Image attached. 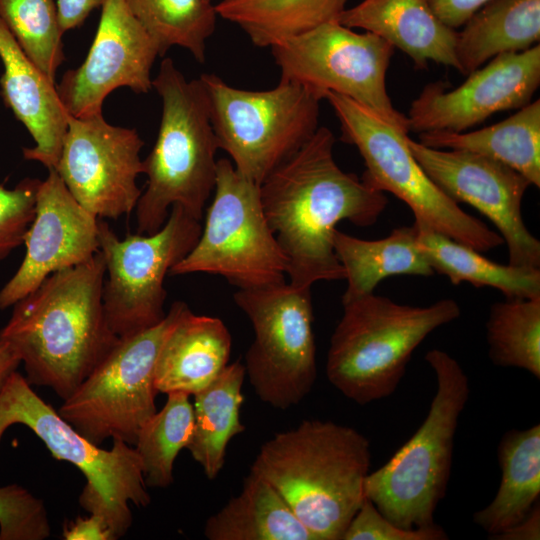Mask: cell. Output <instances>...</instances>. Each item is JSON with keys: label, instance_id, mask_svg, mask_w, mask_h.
I'll list each match as a JSON object with an SVG mask.
<instances>
[{"label": "cell", "instance_id": "obj_43", "mask_svg": "<svg viewBox=\"0 0 540 540\" xmlns=\"http://www.w3.org/2000/svg\"><path fill=\"white\" fill-rule=\"evenodd\" d=\"M208 1L213 2V0H208Z\"/></svg>", "mask_w": 540, "mask_h": 540}, {"label": "cell", "instance_id": "obj_29", "mask_svg": "<svg viewBox=\"0 0 540 540\" xmlns=\"http://www.w3.org/2000/svg\"><path fill=\"white\" fill-rule=\"evenodd\" d=\"M417 243L430 266L454 285L468 282L475 287H492L505 298L540 297V269L493 262L480 251L461 244L431 227L414 221Z\"/></svg>", "mask_w": 540, "mask_h": 540}, {"label": "cell", "instance_id": "obj_3", "mask_svg": "<svg viewBox=\"0 0 540 540\" xmlns=\"http://www.w3.org/2000/svg\"><path fill=\"white\" fill-rule=\"evenodd\" d=\"M369 440L332 421L304 420L260 448L252 472L283 497L316 540H341L365 499Z\"/></svg>", "mask_w": 540, "mask_h": 540}, {"label": "cell", "instance_id": "obj_42", "mask_svg": "<svg viewBox=\"0 0 540 540\" xmlns=\"http://www.w3.org/2000/svg\"><path fill=\"white\" fill-rule=\"evenodd\" d=\"M21 363L17 354L5 342L0 341V390L8 377L17 370Z\"/></svg>", "mask_w": 540, "mask_h": 540}, {"label": "cell", "instance_id": "obj_27", "mask_svg": "<svg viewBox=\"0 0 540 540\" xmlns=\"http://www.w3.org/2000/svg\"><path fill=\"white\" fill-rule=\"evenodd\" d=\"M419 142L437 149L463 150L496 160L540 187V100L494 125L472 132L428 131Z\"/></svg>", "mask_w": 540, "mask_h": 540}, {"label": "cell", "instance_id": "obj_1", "mask_svg": "<svg viewBox=\"0 0 540 540\" xmlns=\"http://www.w3.org/2000/svg\"><path fill=\"white\" fill-rule=\"evenodd\" d=\"M334 145L331 130L319 127L260 185L266 219L296 287L345 279L333 248L336 225L343 220L373 225L388 204L384 192L338 166Z\"/></svg>", "mask_w": 540, "mask_h": 540}, {"label": "cell", "instance_id": "obj_14", "mask_svg": "<svg viewBox=\"0 0 540 540\" xmlns=\"http://www.w3.org/2000/svg\"><path fill=\"white\" fill-rule=\"evenodd\" d=\"M271 48L281 79L304 85L324 98L344 95L408 134L407 116L392 104L386 73L394 47L381 37L358 33L338 20L321 23Z\"/></svg>", "mask_w": 540, "mask_h": 540}, {"label": "cell", "instance_id": "obj_21", "mask_svg": "<svg viewBox=\"0 0 540 540\" xmlns=\"http://www.w3.org/2000/svg\"><path fill=\"white\" fill-rule=\"evenodd\" d=\"M348 28L373 33L407 54L417 69L429 61L459 69L457 32L433 12L428 0H363L337 19Z\"/></svg>", "mask_w": 540, "mask_h": 540}, {"label": "cell", "instance_id": "obj_10", "mask_svg": "<svg viewBox=\"0 0 540 540\" xmlns=\"http://www.w3.org/2000/svg\"><path fill=\"white\" fill-rule=\"evenodd\" d=\"M214 198L193 249L170 275H220L238 289L285 281L287 259L266 219L260 185L217 160Z\"/></svg>", "mask_w": 540, "mask_h": 540}, {"label": "cell", "instance_id": "obj_28", "mask_svg": "<svg viewBox=\"0 0 540 540\" xmlns=\"http://www.w3.org/2000/svg\"><path fill=\"white\" fill-rule=\"evenodd\" d=\"M245 376L244 364L234 361L194 394V428L186 449L209 480L223 469L230 440L245 430L240 420Z\"/></svg>", "mask_w": 540, "mask_h": 540}, {"label": "cell", "instance_id": "obj_38", "mask_svg": "<svg viewBox=\"0 0 540 540\" xmlns=\"http://www.w3.org/2000/svg\"><path fill=\"white\" fill-rule=\"evenodd\" d=\"M491 0H428L436 16L448 27L456 29Z\"/></svg>", "mask_w": 540, "mask_h": 540}, {"label": "cell", "instance_id": "obj_20", "mask_svg": "<svg viewBox=\"0 0 540 540\" xmlns=\"http://www.w3.org/2000/svg\"><path fill=\"white\" fill-rule=\"evenodd\" d=\"M0 59L4 67L0 78L2 99L35 141L34 147L23 148V157L48 170L55 169L69 115L55 82L26 55L1 19Z\"/></svg>", "mask_w": 540, "mask_h": 540}, {"label": "cell", "instance_id": "obj_40", "mask_svg": "<svg viewBox=\"0 0 540 540\" xmlns=\"http://www.w3.org/2000/svg\"><path fill=\"white\" fill-rule=\"evenodd\" d=\"M58 20L63 33L78 28L94 9L105 0H55Z\"/></svg>", "mask_w": 540, "mask_h": 540}, {"label": "cell", "instance_id": "obj_34", "mask_svg": "<svg viewBox=\"0 0 540 540\" xmlns=\"http://www.w3.org/2000/svg\"><path fill=\"white\" fill-rule=\"evenodd\" d=\"M0 19L26 55L55 82L65 60L55 0H0Z\"/></svg>", "mask_w": 540, "mask_h": 540}, {"label": "cell", "instance_id": "obj_31", "mask_svg": "<svg viewBox=\"0 0 540 540\" xmlns=\"http://www.w3.org/2000/svg\"><path fill=\"white\" fill-rule=\"evenodd\" d=\"M130 12L157 42L160 56L169 48L188 50L205 61L207 40L216 27L217 13L208 0H124Z\"/></svg>", "mask_w": 540, "mask_h": 540}, {"label": "cell", "instance_id": "obj_37", "mask_svg": "<svg viewBox=\"0 0 540 540\" xmlns=\"http://www.w3.org/2000/svg\"><path fill=\"white\" fill-rule=\"evenodd\" d=\"M448 535L442 527L433 524L414 529L401 528L388 520L365 497L356 511L341 540H447Z\"/></svg>", "mask_w": 540, "mask_h": 540}, {"label": "cell", "instance_id": "obj_18", "mask_svg": "<svg viewBox=\"0 0 540 540\" xmlns=\"http://www.w3.org/2000/svg\"><path fill=\"white\" fill-rule=\"evenodd\" d=\"M453 90L444 82L426 85L408 112L409 129L464 132L492 114L522 108L540 84V45L495 56Z\"/></svg>", "mask_w": 540, "mask_h": 540}, {"label": "cell", "instance_id": "obj_17", "mask_svg": "<svg viewBox=\"0 0 540 540\" xmlns=\"http://www.w3.org/2000/svg\"><path fill=\"white\" fill-rule=\"evenodd\" d=\"M158 56L157 42L124 0H105L87 57L56 85L60 101L68 115L87 117L101 113L106 96L116 88L147 93L153 88L151 70Z\"/></svg>", "mask_w": 540, "mask_h": 540}, {"label": "cell", "instance_id": "obj_24", "mask_svg": "<svg viewBox=\"0 0 540 540\" xmlns=\"http://www.w3.org/2000/svg\"><path fill=\"white\" fill-rule=\"evenodd\" d=\"M209 540H316L278 491L250 471L241 492L205 523Z\"/></svg>", "mask_w": 540, "mask_h": 540}, {"label": "cell", "instance_id": "obj_13", "mask_svg": "<svg viewBox=\"0 0 540 540\" xmlns=\"http://www.w3.org/2000/svg\"><path fill=\"white\" fill-rule=\"evenodd\" d=\"M200 222L181 206L173 205L157 232L120 239L103 219L98 220L99 250L107 276L102 296L104 313L118 338L132 336L163 320L166 275L196 245L202 231Z\"/></svg>", "mask_w": 540, "mask_h": 540}, {"label": "cell", "instance_id": "obj_33", "mask_svg": "<svg viewBox=\"0 0 540 540\" xmlns=\"http://www.w3.org/2000/svg\"><path fill=\"white\" fill-rule=\"evenodd\" d=\"M190 395L170 392L163 408L140 429L134 445L142 462L147 487L167 488L173 481L174 462L187 448L194 428Z\"/></svg>", "mask_w": 540, "mask_h": 540}, {"label": "cell", "instance_id": "obj_35", "mask_svg": "<svg viewBox=\"0 0 540 540\" xmlns=\"http://www.w3.org/2000/svg\"><path fill=\"white\" fill-rule=\"evenodd\" d=\"M50 533L40 498L17 484L0 487V540H44Z\"/></svg>", "mask_w": 540, "mask_h": 540}, {"label": "cell", "instance_id": "obj_22", "mask_svg": "<svg viewBox=\"0 0 540 540\" xmlns=\"http://www.w3.org/2000/svg\"><path fill=\"white\" fill-rule=\"evenodd\" d=\"M231 348V334L222 320L196 315L187 307L159 352L154 373L157 393L201 391L229 364Z\"/></svg>", "mask_w": 540, "mask_h": 540}, {"label": "cell", "instance_id": "obj_5", "mask_svg": "<svg viewBox=\"0 0 540 540\" xmlns=\"http://www.w3.org/2000/svg\"><path fill=\"white\" fill-rule=\"evenodd\" d=\"M326 359L329 382L359 405L392 395L415 349L437 328L459 318L458 303H396L374 293L342 302Z\"/></svg>", "mask_w": 540, "mask_h": 540}, {"label": "cell", "instance_id": "obj_9", "mask_svg": "<svg viewBox=\"0 0 540 540\" xmlns=\"http://www.w3.org/2000/svg\"><path fill=\"white\" fill-rule=\"evenodd\" d=\"M341 126L342 140L354 145L366 170L362 180L405 202L415 221L480 252L503 244L499 233L461 209L427 176L407 146L408 135L356 101L335 93L324 95Z\"/></svg>", "mask_w": 540, "mask_h": 540}, {"label": "cell", "instance_id": "obj_4", "mask_svg": "<svg viewBox=\"0 0 540 540\" xmlns=\"http://www.w3.org/2000/svg\"><path fill=\"white\" fill-rule=\"evenodd\" d=\"M152 87L161 97L162 115L155 144L143 160L147 182L135 208L137 234L144 235L164 225L173 205L201 221L215 187L219 149L200 78L188 81L171 58H164Z\"/></svg>", "mask_w": 540, "mask_h": 540}, {"label": "cell", "instance_id": "obj_19", "mask_svg": "<svg viewBox=\"0 0 540 540\" xmlns=\"http://www.w3.org/2000/svg\"><path fill=\"white\" fill-rule=\"evenodd\" d=\"M41 181L25 256L0 290V310L13 306L51 274L82 264L99 251L98 218L71 195L55 169Z\"/></svg>", "mask_w": 540, "mask_h": 540}, {"label": "cell", "instance_id": "obj_7", "mask_svg": "<svg viewBox=\"0 0 540 540\" xmlns=\"http://www.w3.org/2000/svg\"><path fill=\"white\" fill-rule=\"evenodd\" d=\"M28 427L52 456L77 467L85 477L79 503L90 514L102 517L114 540L132 525L133 503L150 504L141 459L132 445L113 439L112 448H100L80 434L14 371L0 390V442L12 425Z\"/></svg>", "mask_w": 540, "mask_h": 540}, {"label": "cell", "instance_id": "obj_2", "mask_svg": "<svg viewBox=\"0 0 540 540\" xmlns=\"http://www.w3.org/2000/svg\"><path fill=\"white\" fill-rule=\"evenodd\" d=\"M105 259H91L48 276L13 305L0 341L19 357L32 385L68 398L117 344L103 307Z\"/></svg>", "mask_w": 540, "mask_h": 540}, {"label": "cell", "instance_id": "obj_15", "mask_svg": "<svg viewBox=\"0 0 540 540\" xmlns=\"http://www.w3.org/2000/svg\"><path fill=\"white\" fill-rule=\"evenodd\" d=\"M144 141L135 129L109 124L102 112L68 117L55 170L75 200L98 219L130 214L142 190L140 151Z\"/></svg>", "mask_w": 540, "mask_h": 540}, {"label": "cell", "instance_id": "obj_39", "mask_svg": "<svg viewBox=\"0 0 540 540\" xmlns=\"http://www.w3.org/2000/svg\"><path fill=\"white\" fill-rule=\"evenodd\" d=\"M66 540H114L112 532L105 520L95 514L88 517H77L63 529Z\"/></svg>", "mask_w": 540, "mask_h": 540}, {"label": "cell", "instance_id": "obj_30", "mask_svg": "<svg viewBox=\"0 0 540 540\" xmlns=\"http://www.w3.org/2000/svg\"><path fill=\"white\" fill-rule=\"evenodd\" d=\"M347 0H219V17L239 26L253 45L272 47L321 23L337 20Z\"/></svg>", "mask_w": 540, "mask_h": 540}, {"label": "cell", "instance_id": "obj_41", "mask_svg": "<svg viewBox=\"0 0 540 540\" xmlns=\"http://www.w3.org/2000/svg\"><path fill=\"white\" fill-rule=\"evenodd\" d=\"M496 540H539L540 539V504L532 508L528 515L512 527L490 536Z\"/></svg>", "mask_w": 540, "mask_h": 540}, {"label": "cell", "instance_id": "obj_16", "mask_svg": "<svg viewBox=\"0 0 540 540\" xmlns=\"http://www.w3.org/2000/svg\"><path fill=\"white\" fill-rule=\"evenodd\" d=\"M407 146L427 176L456 203L476 208L498 229L513 266L540 269V241L522 216L530 182L496 160L463 150L431 148L407 137Z\"/></svg>", "mask_w": 540, "mask_h": 540}, {"label": "cell", "instance_id": "obj_12", "mask_svg": "<svg viewBox=\"0 0 540 540\" xmlns=\"http://www.w3.org/2000/svg\"><path fill=\"white\" fill-rule=\"evenodd\" d=\"M233 297L254 331L244 367L256 395L276 409L299 404L317 377L311 288L283 281Z\"/></svg>", "mask_w": 540, "mask_h": 540}, {"label": "cell", "instance_id": "obj_8", "mask_svg": "<svg viewBox=\"0 0 540 540\" xmlns=\"http://www.w3.org/2000/svg\"><path fill=\"white\" fill-rule=\"evenodd\" d=\"M218 148L247 179L261 183L319 128L323 96L280 79L268 90L233 87L215 74L200 77Z\"/></svg>", "mask_w": 540, "mask_h": 540}, {"label": "cell", "instance_id": "obj_32", "mask_svg": "<svg viewBox=\"0 0 540 540\" xmlns=\"http://www.w3.org/2000/svg\"><path fill=\"white\" fill-rule=\"evenodd\" d=\"M492 363L540 379V297L505 298L491 305L486 322Z\"/></svg>", "mask_w": 540, "mask_h": 540}, {"label": "cell", "instance_id": "obj_23", "mask_svg": "<svg viewBox=\"0 0 540 540\" xmlns=\"http://www.w3.org/2000/svg\"><path fill=\"white\" fill-rule=\"evenodd\" d=\"M497 457L501 481L493 500L473 514V522L490 536L524 519L539 502L540 425L504 433Z\"/></svg>", "mask_w": 540, "mask_h": 540}, {"label": "cell", "instance_id": "obj_25", "mask_svg": "<svg viewBox=\"0 0 540 540\" xmlns=\"http://www.w3.org/2000/svg\"><path fill=\"white\" fill-rule=\"evenodd\" d=\"M333 248L347 280L342 302L374 293L383 279L393 275L429 277L435 273L418 246L414 225L396 228L378 240L360 239L336 229Z\"/></svg>", "mask_w": 540, "mask_h": 540}, {"label": "cell", "instance_id": "obj_6", "mask_svg": "<svg viewBox=\"0 0 540 540\" xmlns=\"http://www.w3.org/2000/svg\"><path fill=\"white\" fill-rule=\"evenodd\" d=\"M425 360L436 377V392L420 427L364 483L365 497L392 523L414 529L435 524L452 466L454 438L470 394L469 379L447 352L431 349Z\"/></svg>", "mask_w": 540, "mask_h": 540}, {"label": "cell", "instance_id": "obj_11", "mask_svg": "<svg viewBox=\"0 0 540 540\" xmlns=\"http://www.w3.org/2000/svg\"><path fill=\"white\" fill-rule=\"evenodd\" d=\"M188 305L174 302L155 326L117 344L60 406L58 413L99 446L107 438L135 445L156 413V361L168 334Z\"/></svg>", "mask_w": 540, "mask_h": 540}, {"label": "cell", "instance_id": "obj_26", "mask_svg": "<svg viewBox=\"0 0 540 540\" xmlns=\"http://www.w3.org/2000/svg\"><path fill=\"white\" fill-rule=\"evenodd\" d=\"M540 39V0H491L457 32L458 71L468 75L486 61L519 52Z\"/></svg>", "mask_w": 540, "mask_h": 540}, {"label": "cell", "instance_id": "obj_36", "mask_svg": "<svg viewBox=\"0 0 540 540\" xmlns=\"http://www.w3.org/2000/svg\"><path fill=\"white\" fill-rule=\"evenodd\" d=\"M41 180L25 178L13 189L0 184V262L23 244L35 215Z\"/></svg>", "mask_w": 540, "mask_h": 540}]
</instances>
